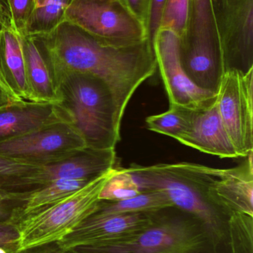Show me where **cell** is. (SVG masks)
<instances>
[{
    "instance_id": "obj_1",
    "label": "cell",
    "mask_w": 253,
    "mask_h": 253,
    "mask_svg": "<svg viewBox=\"0 0 253 253\" xmlns=\"http://www.w3.org/2000/svg\"><path fill=\"white\" fill-rule=\"evenodd\" d=\"M56 83L67 74H91L106 84L123 120L137 89L154 76L157 65L150 40L117 44L97 38L68 22L35 38Z\"/></svg>"
},
{
    "instance_id": "obj_2",
    "label": "cell",
    "mask_w": 253,
    "mask_h": 253,
    "mask_svg": "<svg viewBox=\"0 0 253 253\" xmlns=\"http://www.w3.org/2000/svg\"><path fill=\"white\" fill-rule=\"evenodd\" d=\"M141 191L163 192L172 205L200 220L215 241L220 252L227 253L228 215L220 208L212 187L215 168L190 162L142 166L132 164L126 168Z\"/></svg>"
},
{
    "instance_id": "obj_3",
    "label": "cell",
    "mask_w": 253,
    "mask_h": 253,
    "mask_svg": "<svg viewBox=\"0 0 253 253\" xmlns=\"http://www.w3.org/2000/svg\"><path fill=\"white\" fill-rule=\"evenodd\" d=\"M64 120L83 137L86 147L112 150L120 140L122 120L111 90L91 74L71 73L56 83Z\"/></svg>"
},
{
    "instance_id": "obj_4",
    "label": "cell",
    "mask_w": 253,
    "mask_h": 253,
    "mask_svg": "<svg viewBox=\"0 0 253 253\" xmlns=\"http://www.w3.org/2000/svg\"><path fill=\"white\" fill-rule=\"evenodd\" d=\"M152 224L135 239L118 245L74 251L86 253H221L196 217L175 207L151 212Z\"/></svg>"
},
{
    "instance_id": "obj_5",
    "label": "cell",
    "mask_w": 253,
    "mask_h": 253,
    "mask_svg": "<svg viewBox=\"0 0 253 253\" xmlns=\"http://www.w3.org/2000/svg\"><path fill=\"white\" fill-rule=\"evenodd\" d=\"M113 169L59 202L13 223L18 233L16 252L57 243L96 211L100 193Z\"/></svg>"
},
{
    "instance_id": "obj_6",
    "label": "cell",
    "mask_w": 253,
    "mask_h": 253,
    "mask_svg": "<svg viewBox=\"0 0 253 253\" xmlns=\"http://www.w3.org/2000/svg\"><path fill=\"white\" fill-rule=\"evenodd\" d=\"M179 40L186 75L199 88L217 94L225 70L212 0H191L187 30Z\"/></svg>"
},
{
    "instance_id": "obj_7",
    "label": "cell",
    "mask_w": 253,
    "mask_h": 253,
    "mask_svg": "<svg viewBox=\"0 0 253 253\" xmlns=\"http://www.w3.org/2000/svg\"><path fill=\"white\" fill-rule=\"evenodd\" d=\"M64 21L114 44H132L149 40L146 25L122 0H71Z\"/></svg>"
},
{
    "instance_id": "obj_8",
    "label": "cell",
    "mask_w": 253,
    "mask_h": 253,
    "mask_svg": "<svg viewBox=\"0 0 253 253\" xmlns=\"http://www.w3.org/2000/svg\"><path fill=\"white\" fill-rule=\"evenodd\" d=\"M225 73L253 69V0H212Z\"/></svg>"
},
{
    "instance_id": "obj_9",
    "label": "cell",
    "mask_w": 253,
    "mask_h": 253,
    "mask_svg": "<svg viewBox=\"0 0 253 253\" xmlns=\"http://www.w3.org/2000/svg\"><path fill=\"white\" fill-rule=\"evenodd\" d=\"M218 111L239 158L253 152V69L224 74L216 94Z\"/></svg>"
},
{
    "instance_id": "obj_10",
    "label": "cell",
    "mask_w": 253,
    "mask_h": 253,
    "mask_svg": "<svg viewBox=\"0 0 253 253\" xmlns=\"http://www.w3.org/2000/svg\"><path fill=\"white\" fill-rule=\"evenodd\" d=\"M78 131L66 122L52 123L21 136L0 141V155L28 165H46L86 147Z\"/></svg>"
},
{
    "instance_id": "obj_11",
    "label": "cell",
    "mask_w": 253,
    "mask_h": 253,
    "mask_svg": "<svg viewBox=\"0 0 253 253\" xmlns=\"http://www.w3.org/2000/svg\"><path fill=\"white\" fill-rule=\"evenodd\" d=\"M152 221L151 212L105 215L95 212L56 245L66 253L123 244L139 236Z\"/></svg>"
},
{
    "instance_id": "obj_12",
    "label": "cell",
    "mask_w": 253,
    "mask_h": 253,
    "mask_svg": "<svg viewBox=\"0 0 253 253\" xmlns=\"http://www.w3.org/2000/svg\"><path fill=\"white\" fill-rule=\"evenodd\" d=\"M152 44L169 105L196 108L216 97L199 88L186 75L180 59L179 37L174 31L160 28Z\"/></svg>"
},
{
    "instance_id": "obj_13",
    "label": "cell",
    "mask_w": 253,
    "mask_h": 253,
    "mask_svg": "<svg viewBox=\"0 0 253 253\" xmlns=\"http://www.w3.org/2000/svg\"><path fill=\"white\" fill-rule=\"evenodd\" d=\"M115 149L83 147L62 159L39 166L31 180L34 190L56 179L92 181L116 168Z\"/></svg>"
},
{
    "instance_id": "obj_14",
    "label": "cell",
    "mask_w": 253,
    "mask_h": 253,
    "mask_svg": "<svg viewBox=\"0 0 253 253\" xmlns=\"http://www.w3.org/2000/svg\"><path fill=\"white\" fill-rule=\"evenodd\" d=\"M178 141L221 159L239 158L221 120L216 97L193 108L188 130Z\"/></svg>"
},
{
    "instance_id": "obj_15",
    "label": "cell",
    "mask_w": 253,
    "mask_h": 253,
    "mask_svg": "<svg viewBox=\"0 0 253 253\" xmlns=\"http://www.w3.org/2000/svg\"><path fill=\"white\" fill-rule=\"evenodd\" d=\"M253 153L235 168H215L217 178L212 193L218 206L229 217L234 212L253 216Z\"/></svg>"
},
{
    "instance_id": "obj_16",
    "label": "cell",
    "mask_w": 253,
    "mask_h": 253,
    "mask_svg": "<svg viewBox=\"0 0 253 253\" xmlns=\"http://www.w3.org/2000/svg\"><path fill=\"white\" fill-rule=\"evenodd\" d=\"M64 121L57 105L21 100L0 107V141Z\"/></svg>"
},
{
    "instance_id": "obj_17",
    "label": "cell",
    "mask_w": 253,
    "mask_h": 253,
    "mask_svg": "<svg viewBox=\"0 0 253 253\" xmlns=\"http://www.w3.org/2000/svg\"><path fill=\"white\" fill-rule=\"evenodd\" d=\"M30 102L56 105L59 102L56 85L38 42L22 37Z\"/></svg>"
},
{
    "instance_id": "obj_18",
    "label": "cell",
    "mask_w": 253,
    "mask_h": 253,
    "mask_svg": "<svg viewBox=\"0 0 253 253\" xmlns=\"http://www.w3.org/2000/svg\"><path fill=\"white\" fill-rule=\"evenodd\" d=\"M1 62L10 88L22 100L29 101L22 37L10 26L1 31Z\"/></svg>"
},
{
    "instance_id": "obj_19",
    "label": "cell",
    "mask_w": 253,
    "mask_h": 253,
    "mask_svg": "<svg viewBox=\"0 0 253 253\" xmlns=\"http://www.w3.org/2000/svg\"><path fill=\"white\" fill-rule=\"evenodd\" d=\"M92 181L56 179L35 190L21 193L22 204L15 208L7 221L12 223L36 211L51 206L78 191Z\"/></svg>"
},
{
    "instance_id": "obj_20",
    "label": "cell",
    "mask_w": 253,
    "mask_h": 253,
    "mask_svg": "<svg viewBox=\"0 0 253 253\" xmlns=\"http://www.w3.org/2000/svg\"><path fill=\"white\" fill-rule=\"evenodd\" d=\"M173 207L168 196L158 190H143L130 199L117 202L101 200L95 212L105 215L150 213Z\"/></svg>"
},
{
    "instance_id": "obj_21",
    "label": "cell",
    "mask_w": 253,
    "mask_h": 253,
    "mask_svg": "<svg viewBox=\"0 0 253 253\" xmlns=\"http://www.w3.org/2000/svg\"><path fill=\"white\" fill-rule=\"evenodd\" d=\"M71 0H34L25 36L39 38L50 34L64 22Z\"/></svg>"
},
{
    "instance_id": "obj_22",
    "label": "cell",
    "mask_w": 253,
    "mask_h": 253,
    "mask_svg": "<svg viewBox=\"0 0 253 253\" xmlns=\"http://www.w3.org/2000/svg\"><path fill=\"white\" fill-rule=\"evenodd\" d=\"M193 109L180 105H169V110L166 112L146 119L147 128L178 141L188 130Z\"/></svg>"
},
{
    "instance_id": "obj_23",
    "label": "cell",
    "mask_w": 253,
    "mask_h": 253,
    "mask_svg": "<svg viewBox=\"0 0 253 253\" xmlns=\"http://www.w3.org/2000/svg\"><path fill=\"white\" fill-rule=\"evenodd\" d=\"M39 169L0 155V189L8 193H27L34 190L31 179Z\"/></svg>"
},
{
    "instance_id": "obj_24",
    "label": "cell",
    "mask_w": 253,
    "mask_h": 253,
    "mask_svg": "<svg viewBox=\"0 0 253 253\" xmlns=\"http://www.w3.org/2000/svg\"><path fill=\"white\" fill-rule=\"evenodd\" d=\"M227 253H253V216L239 212L230 215Z\"/></svg>"
},
{
    "instance_id": "obj_25",
    "label": "cell",
    "mask_w": 253,
    "mask_h": 253,
    "mask_svg": "<svg viewBox=\"0 0 253 253\" xmlns=\"http://www.w3.org/2000/svg\"><path fill=\"white\" fill-rule=\"evenodd\" d=\"M141 192L136 180L126 168H115L102 187L99 199L108 202H117L130 199Z\"/></svg>"
},
{
    "instance_id": "obj_26",
    "label": "cell",
    "mask_w": 253,
    "mask_h": 253,
    "mask_svg": "<svg viewBox=\"0 0 253 253\" xmlns=\"http://www.w3.org/2000/svg\"><path fill=\"white\" fill-rule=\"evenodd\" d=\"M191 0H166L160 28L172 30L181 38L187 30Z\"/></svg>"
},
{
    "instance_id": "obj_27",
    "label": "cell",
    "mask_w": 253,
    "mask_h": 253,
    "mask_svg": "<svg viewBox=\"0 0 253 253\" xmlns=\"http://www.w3.org/2000/svg\"><path fill=\"white\" fill-rule=\"evenodd\" d=\"M5 4L10 28L21 37H25L34 0H6Z\"/></svg>"
},
{
    "instance_id": "obj_28",
    "label": "cell",
    "mask_w": 253,
    "mask_h": 253,
    "mask_svg": "<svg viewBox=\"0 0 253 253\" xmlns=\"http://www.w3.org/2000/svg\"><path fill=\"white\" fill-rule=\"evenodd\" d=\"M166 0H151L150 15L147 22V30L149 40L152 43L158 30L160 29L162 13Z\"/></svg>"
},
{
    "instance_id": "obj_29",
    "label": "cell",
    "mask_w": 253,
    "mask_h": 253,
    "mask_svg": "<svg viewBox=\"0 0 253 253\" xmlns=\"http://www.w3.org/2000/svg\"><path fill=\"white\" fill-rule=\"evenodd\" d=\"M22 202L19 193H8L0 189V219L9 218L13 210Z\"/></svg>"
},
{
    "instance_id": "obj_30",
    "label": "cell",
    "mask_w": 253,
    "mask_h": 253,
    "mask_svg": "<svg viewBox=\"0 0 253 253\" xmlns=\"http://www.w3.org/2000/svg\"><path fill=\"white\" fill-rule=\"evenodd\" d=\"M1 31L2 30L0 29V107L22 100L19 96H16V93L13 91L9 84H7L5 77H4V73H3L2 68H1Z\"/></svg>"
},
{
    "instance_id": "obj_31",
    "label": "cell",
    "mask_w": 253,
    "mask_h": 253,
    "mask_svg": "<svg viewBox=\"0 0 253 253\" xmlns=\"http://www.w3.org/2000/svg\"><path fill=\"white\" fill-rule=\"evenodd\" d=\"M129 10L147 27L151 0H122Z\"/></svg>"
},
{
    "instance_id": "obj_32",
    "label": "cell",
    "mask_w": 253,
    "mask_h": 253,
    "mask_svg": "<svg viewBox=\"0 0 253 253\" xmlns=\"http://www.w3.org/2000/svg\"><path fill=\"white\" fill-rule=\"evenodd\" d=\"M7 222L0 223V247L16 245L18 233L14 224Z\"/></svg>"
},
{
    "instance_id": "obj_33",
    "label": "cell",
    "mask_w": 253,
    "mask_h": 253,
    "mask_svg": "<svg viewBox=\"0 0 253 253\" xmlns=\"http://www.w3.org/2000/svg\"><path fill=\"white\" fill-rule=\"evenodd\" d=\"M2 10H3L2 0H0V16H1V13H2Z\"/></svg>"
},
{
    "instance_id": "obj_34",
    "label": "cell",
    "mask_w": 253,
    "mask_h": 253,
    "mask_svg": "<svg viewBox=\"0 0 253 253\" xmlns=\"http://www.w3.org/2000/svg\"><path fill=\"white\" fill-rule=\"evenodd\" d=\"M0 253H7V251L5 250L2 249V248H0Z\"/></svg>"
},
{
    "instance_id": "obj_35",
    "label": "cell",
    "mask_w": 253,
    "mask_h": 253,
    "mask_svg": "<svg viewBox=\"0 0 253 253\" xmlns=\"http://www.w3.org/2000/svg\"><path fill=\"white\" fill-rule=\"evenodd\" d=\"M74 252H76L77 253H86L80 252V251H74Z\"/></svg>"
},
{
    "instance_id": "obj_36",
    "label": "cell",
    "mask_w": 253,
    "mask_h": 253,
    "mask_svg": "<svg viewBox=\"0 0 253 253\" xmlns=\"http://www.w3.org/2000/svg\"></svg>"
}]
</instances>
